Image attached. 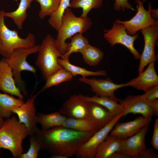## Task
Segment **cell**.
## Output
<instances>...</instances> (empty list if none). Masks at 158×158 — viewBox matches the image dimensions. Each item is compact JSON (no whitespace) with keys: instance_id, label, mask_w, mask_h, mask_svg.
Masks as SVG:
<instances>
[{"instance_id":"obj_26","label":"cell","mask_w":158,"mask_h":158,"mask_svg":"<svg viewBox=\"0 0 158 158\" xmlns=\"http://www.w3.org/2000/svg\"><path fill=\"white\" fill-rule=\"evenodd\" d=\"M70 39L68 43L67 50L63 54L61 55V59L66 61H69L70 55L73 53L79 52L89 44L88 39L80 33L77 34Z\"/></svg>"},{"instance_id":"obj_7","label":"cell","mask_w":158,"mask_h":158,"mask_svg":"<svg viewBox=\"0 0 158 158\" xmlns=\"http://www.w3.org/2000/svg\"><path fill=\"white\" fill-rule=\"evenodd\" d=\"M146 0H135L137 4V12L130 19L122 21L117 19L116 21L123 24L125 27L127 33L134 36L139 30L146 29L152 26L158 25V21L153 18L151 15L152 6L151 3L148 5V10L144 8L143 3Z\"/></svg>"},{"instance_id":"obj_33","label":"cell","mask_w":158,"mask_h":158,"mask_svg":"<svg viewBox=\"0 0 158 158\" xmlns=\"http://www.w3.org/2000/svg\"><path fill=\"white\" fill-rule=\"evenodd\" d=\"M30 135V148L27 152L23 153L22 154L20 158H37L39 152L42 149L40 145L34 134Z\"/></svg>"},{"instance_id":"obj_14","label":"cell","mask_w":158,"mask_h":158,"mask_svg":"<svg viewBox=\"0 0 158 158\" xmlns=\"http://www.w3.org/2000/svg\"><path fill=\"white\" fill-rule=\"evenodd\" d=\"M81 82L89 85L92 91L96 95L99 96H106L110 97L119 102L114 94L116 90L121 87H125V84H118L115 83L109 77L104 79L96 78H88L82 77L79 79Z\"/></svg>"},{"instance_id":"obj_19","label":"cell","mask_w":158,"mask_h":158,"mask_svg":"<svg viewBox=\"0 0 158 158\" xmlns=\"http://www.w3.org/2000/svg\"><path fill=\"white\" fill-rule=\"evenodd\" d=\"M88 102V118L98 130L109 123L115 116L107 109L92 102Z\"/></svg>"},{"instance_id":"obj_22","label":"cell","mask_w":158,"mask_h":158,"mask_svg":"<svg viewBox=\"0 0 158 158\" xmlns=\"http://www.w3.org/2000/svg\"><path fill=\"white\" fill-rule=\"evenodd\" d=\"M24 102L23 99L16 98L8 94L0 92V115L4 118L10 117L13 109Z\"/></svg>"},{"instance_id":"obj_9","label":"cell","mask_w":158,"mask_h":158,"mask_svg":"<svg viewBox=\"0 0 158 158\" xmlns=\"http://www.w3.org/2000/svg\"><path fill=\"white\" fill-rule=\"evenodd\" d=\"M123 116L122 112L108 124L95 132L80 147L75 155L79 158H94L98 146L106 138L115 124Z\"/></svg>"},{"instance_id":"obj_43","label":"cell","mask_w":158,"mask_h":158,"mask_svg":"<svg viewBox=\"0 0 158 158\" xmlns=\"http://www.w3.org/2000/svg\"><path fill=\"white\" fill-rule=\"evenodd\" d=\"M1 40H0V46H1Z\"/></svg>"},{"instance_id":"obj_13","label":"cell","mask_w":158,"mask_h":158,"mask_svg":"<svg viewBox=\"0 0 158 158\" xmlns=\"http://www.w3.org/2000/svg\"><path fill=\"white\" fill-rule=\"evenodd\" d=\"M119 102L122 108L123 116L130 113L140 114L146 117H152L153 116L150 101L142 95H128Z\"/></svg>"},{"instance_id":"obj_41","label":"cell","mask_w":158,"mask_h":158,"mask_svg":"<svg viewBox=\"0 0 158 158\" xmlns=\"http://www.w3.org/2000/svg\"><path fill=\"white\" fill-rule=\"evenodd\" d=\"M50 157L51 158H67L64 156L59 154H52L51 155Z\"/></svg>"},{"instance_id":"obj_12","label":"cell","mask_w":158,"mask_h":158,"mask_svg":"<svg viewBox=\"0 0 158 158\" xmlns=\"http://www.w3.org/2000/svg\"><path fill=\"white\" fill-rule=\"evenodd\" d=\"M39 94L38 92L13 110V113L17 115L19 121L23 123L28 129L29 135L34 134L39 129L37 126L38 117L36 114L35 100Z\"/></svg>"},{"instance_id":"obj_23","label":"cell","mask_w":158,"mask_h":158,"mask_svg":"<svg viewBox=\"0 0 158 158\" xmlns=\"http://www.w3.org/2000/svg\"><path fill=\"white\" fill-rule=\"evenodd\" d=\"M37 116V123L41 125L43 130L62 126L67 118L59 111L49 114L39 113Z\"/></svg>"},{"instance_id":"obj_15","label":"cell","mask_w":158,"mask_h":158,"mask_svg":"<svg viewBox=\"0 0 158 158\" xmlns=\"http://www.w3.org/2000/svg\"><path fill=\"white\" fill-rule=\"evenodd\" d=\"M59 111L67 118L75 119L88 118V102L79 94L73 95L63 104Z\"/></svg>"},{"instance_id":"obj_28","label":"cell","mask_w":158,"mask_h":158,"mask_svg":"<svg viewBox=\"0 0 158 158\" xmlns=\"http://www.w3.org/2000/svg\"><path fill=\"white\" fill-rule=\"evenodd\" d=\"M80 53L84 61L89 66H95L98 65L104 56V52L99 48L90 45L86 46Z\"/></svg>"},{"instance_id":"obj_42","label":"cell","mask_w":158,"mask_h":158,"mask_svg":"<svg viewBox=\"0 0 158 158\" xmlns=\"http://www.w3.org/2000/svg\"><path fill=\"white\" fill-rule=\"evenodd\" d=\"M4 118L0 115V127H1L3 124L4 121Z\"/></svg>"},{"instance_id":"obj_30","label":"cell","mask_w":158,"mask_h":158,"mask_svg":"<svg viewBox=\"0 0 158 158\" xmlns=\"http://www.w3.org/2000/svg\"><path fill=\"white\" fill-rule=\"evenodd\" d=\"M103 1V0H72L70 8H82V13L80 16L85 18L92 9L101 7Z\"/></svg>"},{"instance_id":"obj_16","label":"cell","mask_w":158,"mask_h":158,"mask_svg":"<svg viewBox=\"0 0 158 158\" xmlns=\"http://www.w3.org/2000/svg\"><path fill=\"white\" fill-rule=\"evenodd\" d=\"M152 118L141 116L131 121L121 123L117 122L110 131V134L121 139L126 138L133 135L143 127L150 123Z\"/></svg>"},{"instance_id":"obj_34","label":"cell","mask_w":158,"mask_h":158,"mask_svg":"<svg viewBox=\"0 0 158 158\" xmlns=\"http://www.w3.org/2000/svg\"><path fill=\"white\" fill-rule=\"evenodd\" d=\"M129 0H115L114 8L116 11H124L126 9H135L132 7V5L129 2Z\"/></svg>"},{"instance_id":"obj_10","label":"cell","mask_w":158,"mask_h":158,"mask_svg":"<svg viewBox=\"0 0 158 158\" xmlns=\"http://www.w3.org/2000/svg\"><path fill=\"white\" fill-rule=\"evenodd\" d=\"M140 31L144 37V46L139 59L138 69L139 74L142 73L145 67L149 63L157 60L155 46L158 38V25L151 26Z\"/></svg>"},{"instance_id":"obj_4","label":"cell","mask_w":158,"mask_h":158,"mask_svg":"<svg viewBox=\"0 0 158 158\" xmlns=\"http://www.w3.org/2000/svg\"><path fill=\"white\" fill-rule=\"evenodd\" d=\"M37 52L35 66L45 80L51 75L63 68L58 62V59L61 54L57 49L55 39L50 34L45 36Z\"/></svg>"},{"instance_id":"obj_38","label":"cell","mask_w":158,"mask_h":158,"mask_svg":"<svg viewBox=\"0 0 158 158\" xmlns=\"http://www.w3.org/2000/svg\"><path fill=\"white\" fill-rule=\"evenodd\" d=\"M150 103L153 115L158 116V100L156 99L150 101Z\"/></svg>"},{"instance_id":"obj_40","label":"cell","mask_w":158,"mask_h":158,"mask_svg":"<svg viewBox=\"0 0 158 158\" xmlns=\"http://www.w3.org/2000/svg\"><path fill=\"white\" fill-rule=\"evenodd\" d=\"M151 15L152 17L155 19H157L158 18V9H152L151 11Z\"/></svg>"},{"instance_id":"obj_18","label":"cell","mask_w":158,"mask_h":158,"mask_svg":"<svg viewBox=\"0 0 158 158\" xmlns=\"http://www.w3.org/2000/svg\"><path fill=\"white\" fill-rule=\"evenodd\" d=\"M0 90L23 99L22 93L16 84L12 69L4 58L0 60Z\"/></svg>"},{"instance_id":"obj_5","label":"cell","mask_w":158,"mask_h":158,"mask_svg":"<svg viewBox=\"0 0 158 158\" xmlns=\"http://www.w3.org/2000/svg\"><path fill=\"white\" fill-rule=\"evenodd\" d=\"M4 10H0V54L4 57H9L15 49L29 48L35 45V36L29 32L24 38L19 37L17 31L8 28L5 23Z\"/></svg>"},{"instance_id":"obj_6","label":"cell","mask_w":158,"mask_h":158,"mask_svg":"<svg viewBox=\"0 0 158 158\" xmlns=\"http://www.w3.org/2000/svg\"><path fill=\"white\" fill-rule=\"evenodd\" d=\"M40 45L29 48H20L14 50L8 57L4 58L11 68L14 79L18 87L24 95L27 94V91L24 87L21 76L23 71H27L35 73V68L27 61V58L29 55L37 52Z\"/></svg>"},{"instance_id":"obj_11","label":"cell","mask_w":158,"mask_h":158,"mask_svg":"<svg viewBox=\"0 0 158 158\" xmlns=\"http://www.w3.org/2000/svg\"><path fill=\"white\" fill-rule=\"evenodd\" d=\"M150 125L147 124L132 136L121 139L119 151L132 158H141L146 149L145 138Z\"/></svg>"},{"instance_id":"obj_32","label":"cell","mask_w":158,"mask_h":158,"mask_svg":"<svg viewBox=\"0 0 158 158\" xmlns=\"http://www.w3.org/2000/svg\"><path fill=\"white\" fill-rule=\"evenodd\" d=\"M40 5V9L38 16L41 20L50 16L56 9L61 0H34Z\"/></svg>"},{"instance_id":"obj_25","label":"cell","mask_w":158,"mask_h":158,"mask_svg":"<svg viewBox=\"0 0 158 158\" xmlns=\"http://www.w3.org/2000/svg\"><path fill=\"white\" fill-rule=\"evenodd\" d=\"M58 62L59 65L63 68L70 72L73 76L81 75L82 77H86L89 76H105L107 72L100 70L96 71L88 70L84 68L75 66L71 63L69 61H66L59 58Z\"/></svg>"},{"instance_id":"obj_27","label":"cell","mask_w":158,"mask_h":158,"mask_svg":"<svg viewBox=\"0 0 158 158\" xmlns=\"http://www.w3.org/2000/svg\"><path fill=\"white\" fill-rule=\"evenodd\" d=\"M62 126L84 132H95L99 130L95 125L88 118L75 119L67 118Z\"/></svg>"},{"instance_id":"obj_37","label":"cell","mask_w":158,"mask_h":158,"mask_svg":"<svg viewBox=\"0 0 158 158\" xmlns=\"http://www.w3.org/2000/svg\"><path fill=\"white\" fill-rule=\"evenodd\" d=\"M158 154L151 148L145 149L141 158H157Z\"/></svg>"},{"instance_id":"obj_2","label":"cell","mask_w":158,"mask_h":158,"mask_svg":"<svg viewBox=\"0 0 158 158\" xmlns=\"http://www.w3.org/2000/svg\"><path fill=\"white\" fill-rule=\"evenodd\" d=\"M29 132L23 124L15 116L6 119L0 127V150H9L14 158H20L23 153V140Z\"/></svg>"},{"instance_id":"obj_3","label":"cell","mask_w":158,"mask_h":158,"mask_svg":"<svg viewBox=\"0 0 158 158\" xmlns=\"http://www.w3.org/2000/svg\"><path fill=\"white\" fill-rule=\"evenodd\" d=\"M92 22L88 17L83 18L75 16L70 8L66 10L62 17L61 25L57 31L55 39L57 49L63 55L67 51L68 43L66 41L78 33L83 34L89 29Z\"/></svg>"},{"instance_id":"obj_31","label":"cell","mask_w":158,"mask_h":158,"mask_svg":"<svg viewBox=\"0 0 158 158\" xmlns=\"http://www.w3.org/2000/svg\"><path fill=\"white\" fill-rule=\"evenodd\" d=\"M71 1V0H61L56 9L49 16L48 23L57 31L61 25L62 19L66 10L70 8Z\"/></svg>"},{"instance_id":"obj_17","label":"cell","mask_w":158,"mask_h":158,"mask_svg":"<svg viewBox=\"0 0 158 158\" xmlns=\"http://www.w3.org/2000/svg\"><path fill=\"white\" fill-rule=\"evenodd\" d=\"M154 62L149 63L146 69L139 73L137 77L125 83V87H132L145 92L152 86L158 85V76L155 68Z\"/></svg>"},{"instance_id":"obj_21","label":"cell","mask_w":158,"mask_h":158,"mask_svg":"<svg viewBox=\"0 0 158 158\" xmlns=\"http://www.w3.org/2000/svg\"><path fill=\"white\" fill-rule=\"evenodd\" d=\"M80 97L87 102H92L98 104L107 109L115 116L122 112V108L118 101L106 96H99L97 95L92 97L79 94Z\"/></svg>"},{"instance_id":"obj_36","label":"cell","mask_w":158,"mask_h":158,"mask_svg":"<svg viewBox=\"0 0 158 158\" xmlns=\"http://www.w3.org/2000/svg\"><path fill=\"white\" fill-rule=\"evenodd\" d=\"M153 147L158 150V119H156L154 124L153 134L151 140Z\"/></svg>"},{"instance_id":"obj_24","label":"cell","mask_w":158,"mask_h":158,"mask_svg":"<svg viewBox=\"0 0 158 158\" xmlns=\"http://www.w3.org/2000/svg\"><path fill=\"white\" fill-rule=\"evenodd\" d=\"M34 0H20L17 9L12 12H5V17L11 18L17 27L21 29L27 16V11L30 7L31 2Z\"/></svg>"},{"instance_id":"obj_20","label":"cell","mask_w":158,"mask_h":158,"mask_svg":"<svg viewBox=\"0 0 158 158\" xmlns=\"http://www.w3.org/2000/svg\"><path fill=\"white\" fill-rule=\"evenodd\" d=\"M121 139L110 134L98 147L95 158H110L115 152L119 151Z\"/></svg>"},{"instance_id":"obj_35","label":"cell","mask_w":158,"mask_h":158,"mask_svg":"<svg viewBox=\"0 0 158 158\" xmlns=\"http://www.w3.org/2000/svg\"><path fill=\"white\" fill-rule=\"evenodd\" d=\"M144 92L142 96L147 101H150L157 99L158 85L152 86Z\"/></svg>"},{"instance_id":"obj_29","label":"cell","mask_w":158,"mask_h":158,"mask_svg":"<svg viewBox=\"0 0 158 158\" xmlns=\"http://www.w3.org/2000/svg\"><path fill=\"white\" fill-rule=\"evenodd\" d=\"M73 76L67 70L62 68L49 76L46 80L45 84L39 92V93L52 87L71 80Z\"/></svg>"},{"instance_id":"obj_1","label":"cell","mask_w":158,"mask_h":158,"mask_svg":"<svg viewBox=\"0 0 158 158\" xmlns=\"http://www.w3.org/2000/svg\"><path fill=\"white\" fill-rule=\"evenodd\" d=\"M94 133L80 131L60 126L45 130L39 129L34 135L42 149L52 154L68 158L76 155L81 146Z\"/></svg>"},{"instance_id":"obj_39","label":"cell","mask_w":158,"mask_h":158,"mask_svg":"<svg viewBox=\"0 0 158 158\" xmlns=\"http://www.w3.org/2000/svg\"><path fill=\"white\" fill-rule=\"evenodd\" d=\"M110 158H132L129 155L120 151L115 152Z\"/></svg>"},{"instance_id":"obj_8","label":"cell","mask_w":158,"mask_h":158,"mask_svg":"<svg viewBox=\"0 0 158 158\" xmlns=\"http://www.w3.org/2000/svg\"><path fill=\"white\" fill-rule=\"evenodd\" d=\"M138 37V34L134 36L128 34L124 25L116 20L110 29L104 30V38L111 46L118 44L124 46L130 51L134 58L137 59H140L141 54L135 48L134 42Z\"/></svg>"}]
</instances>
